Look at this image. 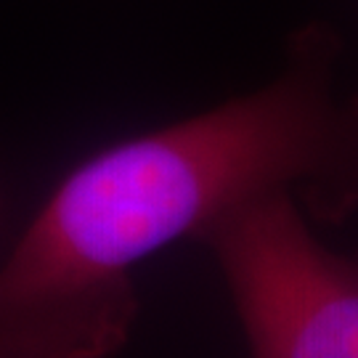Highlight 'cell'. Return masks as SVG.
<instances>
[{
	"label": "cell",
	"instance_id": "6da1fadb",
	"mask_svg": "<svg viewBox=\"0 0 358 358\" xmlns=\"http://www.w3.org/2000/svg\"><path fill=\"white\" fill-rule=\"evenodd\" d=\"M337 53L329 27H303L263 88L72 167L0 263V358H112L141 310L136 268L257 196L356 215L358 96L337 90Z\"/></svg>",
	"mask_w": 358,
	"mask_h": 358
},
{
	"label": "cell",
	"instance_id": "7a4b0ae2",
	"mask_svg": "<svg viewBox=\"0 0 358 358\" xmlns=\"http://www.w3.org/2000/svg\"><path fill=\"white\" fill-rule=\"evenodd\" d=\"M247 358H358V255L310 231L292 194H266L202 234Z\"/></svg>",
	"mask_w": 358,
	"mask_h": 358
}]
</instances>
